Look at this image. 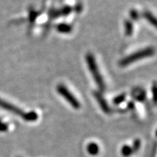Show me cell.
I'll use <instances>...</instances> for the list:
<instances>
[{
    "label": "cell",
    "mask_w": 157,
    "mask_h": 157,
    "mask_svg": "<svg viewBox=\"0 0 157 157\" xmlns=\"http://www.w3.org/2000/svg\"><path fill=\"white\" fill-rule=\"evenodd\" d=\"M94 96H95L96 101L100 105V107L102 109V111L105 113H109L111 112V109H110L109 105H108L107 102L104 99L103 95L98 92H95L94 93Z\"/></svg>",
    "instance_id": "cell-5"
},
{
    "label": "cell",
    "mask_w": 157,
    "mask_h": 157,
    "mask_svg": "<svg viewBox=\"0 0 157 157\" xmlns=\"http://www.w3.org/2000/svg\"><path fill=\"white\" fill-rule=\"evenodd\" d=\"M57 31L62 34H68L72 31V27L67 23H60L57 26Z\"/></svg>",
    "instance_id": "cell-7"
},
{
    "label": "cell",
    "mask_w": 157,
    "mask_h": 157,
    "mask_svg": "<svg viewBox=\"0 0 157 157\" xmlns=\"http://www.w3.org/2000/svg\"><path fill=\"white\" fill-rule=\"evenodd\" d=\"M87 151L91 156H96L99 154L100 148L97 143L91 142L87 145Z\"/></svg>",
    "instance_id": "cell-6"
},
{
    "label": "cell",
    "mask_w": 157,
    "mask_h": 157,
    "mask_svg": "<svg viewBox=\"0 0 157 157\" xmlns=\"http://www.w3.org/2000/svg\"><path fill=\"white\" fill-rule=\"evenodd\" d=\"M154 52L155 50L154 48H151L150 47V48L143 49V50L137 51L135 53L129 55V56H127L126 58L122 59L119 63V65L122 67H124V66L130 65L132 63L137 61V60H142L143 58L154 56Z\"/></svg>",
    "instance_id": "cell-3"
},
{
    "label": "cell",
    "mask_w": 157,
    "mask_h": 157,
    "mask_svg": "<svg viewBox=\"0 0 157 157\" xmlns=\"http://www.w3.org/2000/svg\"><path fill=\"white\" fill-rule=\"evenodd\" d=\"M143 17H144L145 18H146L147 21L151 23V24H152L153 25H154V26H156V20L151 13H150L149 11H145L144 13H143Z\"/></svg>",
    "instance_id": "cell-9"
},
{
    "label": "cell",
    "mask_w": 157,
    "mask_h": 157,
    "mask_svg": "<svg viewBox=\"0 0 157 157\" xmlns=\"http://www.w3.org/2000/svg\"><path fill=\"white\" fill-rule=\"evenodd\" d=\"M8 129V124L0 119V132H6Z\"/></svg>",
    "instance_id": "cell-13"
},
{
    "label": "cell",
    "mask_w": 157,
    "mask_h": 157,
    "mask_svg": "<svg viewBox=\"0 0 157 157\" xmlns=\"http://www.w3.org/2000/svg\"><path fill=\"white\" fill-rule=\"evenodd\" d=\"M140 147H141V141L140 139H136V140H135L132 146L133 153L135 154V153L138 151L140 150Z\"/></svg>",
    "instance_id": "cell-11"
},
{
    "label": "cell",
    "mask_w": 157,
    "mask_h": 157,
    "mask_svg": "<svg viewBox=\"0 0 157 157\" xmlns=\"http://www.w3.org/2000/svg\"><path fill=\"white\" fill-rule=\"evenodd\" d=\"M125 100V95L124 94H121V95H119V96H117V97H116L114 99H113V103L116 105H119V104H120L122 103V102L124 101Z\"/></svg>",
    "instance_id": "cell-12"
},
{
    "label": "cell",
    "mask_w": 157,
    "mask_h": 157,
    "mask_svg": "<svg viewBox=\"0 0 157 157\" xmlns=\"http://www.w3.org/2000/svg\"><path fill=\"white\" fill-rule=\"evenodd\" d=\"M57 92L62 96L63 98L71 105L74 109H78L81 107L80 103L76 98L74 97L73 94L68 90V89L63 84H58L56 87Z\"/></svg>",
    "instance_id": "cell-4"
},
{
    "label": "cell",
    "mask_w": 157,
    "mask_h": 157,
    "mask_svg": "<svg viewBox=\"0 0 157 157\" xmlns=\"http://www.w3.org/2000/svg\"><path fill=\"white\" fill-rule=\"evenodd\" d=\"M121 154L124 157H129L134 154L133 153L132 147L128 146V145H124L121 147Z\"/></svg>",
    "instance_id": "cell-8"
},
{
    "label": "cell",
    "mask_w": 157,
    "mask_h": 157,
    "mask_svg": "<svg viewBox=\"0 0 157 157\" xmlns=\"http://www.w3.org/2000/svg\"><path fill=\"white\" fill-rule=\"evenodd\" d=\"M129 14H130V17H132V19L135 20V21H136V20L139 18V13L135 10H132Z\"/></svg>",
    "instance_id": "cell-14"
},
{
    "label": "cell",
    "mask_w": 157,
    "mask_h": 157,
    "mask_svg": "<svg viewBox=\"0 0 157 157\" xmlns=\"http://www.w3.org/2000/svg\"><path fill=\"white\" fill-rule=\"evenodd\" d=\"M85 60L86 62H87V66L89 68L90 73H91L92 76H93L95 83L97 84L100 90L103 91L105 90V84H104V81L103 77H102V75L100 73L99 68L98 67L95 56L92 53H88L86 55Z\"/></svg>",
    "instance_id": "cell-2"
},
{
    "label": "cell",
    "mask_w": 157,
    "mask_h": 157,
    "mask_svg": "<svg viewBox=\"0 0 157 157\" xmlns=\"http://www.w3.org/2000/svg\"><path fill=\"white\" fill-rule=\"evenodd\" d=\"M0 108L8 112L19 116L20 117H21L26 121H34L38 119V115L36 112H34V111L25 112L23 110L19 109L18 107L15 106V105L9 103V102L4 101L2 98H0Z\"/></svg>",
    "instance_id": "cell-1"
},
{
    "label": "cell",
    "mask_w": 157,
    "mask_h": 157,
    "mask_svg": "<svg viewBox=\"0 0 157 157\" xmlns=\"http://www.w3.org/2000/svg\"><path fill=\"white\" fill-rule=\"evenodd\" d=\"M125 34L127 36H131L133 33V25L129 21H126L124 23Z\"/></svg>",
    "instance_id": "cell-10"
}]
</instances>
